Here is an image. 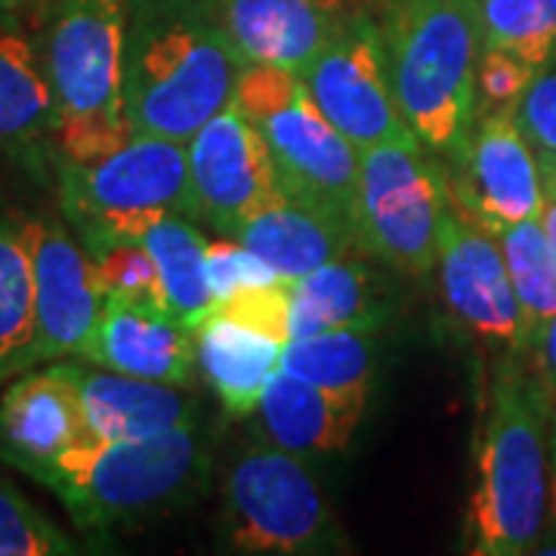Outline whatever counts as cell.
<instances>
[{
    "label": "cell",
    "mask_w": 556,
    "mask_h": 556,
    "mask_svg": "<svg viewBox=\"0 0 556 556\" xmlns=\"http://www.w3.org/2000/svg\"><path fill=\"white\" fill-rule=\"evenodd\" d=\"M244 68L211 0H130L124 109L134 134L189 142L232 102Z\"/></svg>",
    "instance_id": "obj_1"
},
{
    "label": "cell",
    "mask_w": 556,
    "mask_h": 556,
    "mask_svg": "<svg viewBox=\"0 0 556 556\" xmlns=\"http://www.w3.org/2000/svg\"><path fill=\"white\" fill-rule=\"evenodd\" d=\"M207 445L195 420L146 439H87L22 473L60 497L80 529H112L170 514L207 482Z\"/></svg>",
    "instance_id": "obj_2"
},
{
    "label": "cell",
    "mask_w": 556,
    "mask_h": 556,
    "mask_svg": "<svg viewBox=\"0 0 556 556\" xmlns=\"http://www.w3.org/2000/svg\"><path fill=\"white\" fill-rule=\"evenodd\" d=\"M378 25L402 118L427 149L455 155L477 121L473 3L383 0Z\"/></svg>",
    "instance_id": "obj_3"
},
{
    "label": "cell",
    "mask_w": 556,
    "mask_h": 556,
    "mask_svg": "<svg viewBox=\"0 0 556 556\" xmlns=\"http://www.w3.org/2000/svg\"><path fill=\"white\" fill-rule=\"evenodd\" d=\"M551 510L547 396L529 375L504 365L492 383L473 495L477 554L522 556L538 551Z\"/></svg>",
    "instance_id": "obj_4"
},
{
    "label": "cell",
    "mask_w": 556,
    "mask_h": 556,
    "mask_svg": "<svg viewBox=\"0 0 556 556\" xmlns=\"http://www.w3.org/2000/svg\"><path fill=\"white\" fill-rule=\"evenodd\" d=\"M130 0H56L43 68L56 109V149L93 161L134 137L124 109V43Z\"/></svg>",
    "instance_id": "obj_5"
},
{
    "label": "cell",
    "mask_w": 556,
    "mask_h": 556,
    "mask_svg": "<svg viewBox=\"0 0 556 556\" xmlns=\"http://www.w3.org/2000/svg\"><path fill=\"white\" fill-rule=\"evenodd\" d=\"M60 195L87 251L139 239L164 217H199L186 142L152 134H134L102 159H60Z\"/></svg>",
    "instance_id": "obj_6"
},
{
    "label": "cell",
    "mask_w": 556,
    "mask_h": 556,
    "mask_svg": "<svg viewBox=\"0 0 556 556\" xmlns=\"http://www.w3.org/2000/svg\"><path fill=\"white\" fill-rule=\"evenodd\" d=\"M232 102L266 139L285 195L356 229V146L321 115L300 75L248 65Z\"/></svg>",
    "instance_id": "obj_7"
},
{
    "label": "cell",
    "mask_w": 556,
    "mask_h": 556,
    "mask_svg": "<svg viewBox=\"0 0 556 556\" xmlns=\"http://www.w3.org/2000/svg\"><path fill=\"white\" fill-rule=\"evenodd\" d=\"M420 146V139H390L358 152V244L412 278L433 273L452 204L448 182Z\"/></svg>",
    "instance_id": "obj_8"
},
{
    "label": "cell",
    "mask_w": 556,
    "mask_h": 556,
    "mask_svg": "<svg viewBox=\"0 0 556 556\" xmlns=\"http://www.w3.org/2000/svg\"><path fill=\"white\" fill-rule=\"evenodd\" d=\"M226 526L239 554L316 556L346 551V538L306 460L276 445L251 448L229 467Z\"/></svg>",
    "instance_id": "obj_9"
},
{
    "label": "cell",
    "mask_w": 556,
    "mask_h": 556,
    "mask_svg": "<svg viewBox=\"0 0 556 556\" xmlns=\"http://www.w3.org/2000/svg\"><path fill=\"white\" fill-rule=\"evenodd\" d=\"M309 97L343 137L365 152L390 139H417L399 112L387 50L371 13L338 16L325 47L303 72Z\"/></svg>",
    "instance_id": "obj_10"
},
{
    "label": "cell",
    "mask_w": 556,
    "mask_h": 556,
    "mask_svg": "<svg viewBox=\"0 0 556 556\" xmlns=\"http://www.w3.org/2000/svg\"><path fill=\"white\" fill-rule=\"evenodd\" d=\"M199 219L236 232L244 219L285 201L276 161L254 121L229 102L186 142Z\"/></svg>",
    "instance_id": "obj_11"
},
{
    "label": "cell",
    "mask_w": 556,
    "mask_h": 556,
    "mask_svg": "<svg viewBox=\"0 0 556 556\" xmlns=\"http://www.w3.org/2000/svg\"><path fill=\"white\" fill-rule=\"evenodd\" d=\"M517 109L477 115L464 146L455 152L457 179L448 189L455 207L489 229L541 217L544 182L535 149L519 130Z\"/></svg>",
    "instance_id": "obj_12"
},
{
    "label": "cell",
    "mask_w": 556,
    "mask_h": 556,
    "mask_svg": "<svg viewBox=\"0 0 556 556\" xmlns=\"http://www.w3.org/2000/svg\"><path fill=\"white\" fill-rule=\"evenodd\" d=\"M35 281V353L40 362L80 356L100 325L102 298L93 260L60 219L20 217Z\"/></svg>",
    "instance_id": "obj_13"
},
{
    "label": "cell",
    "mask_w": 556,
    "mask_h": 556,
    "mask_svg": "<svg viewBox=\"0 0 556 556\" xmlns=\"http://www.w3.org/2000/svg\"><path fill=\"white\" fill-rule=\"evenodd\" d=\"M439 285L448 313L482 340L526 350L532 343L497 239L448 204L439 232Z\"/></svg>",
    "instance_id": "obj_14"
},
{
    "label": "cell",
    "mask_w": 556,
    "mask_h": 556,
    "mask_svg": "<svg viewBox=\"0 0 556 556\" xmlns=\"http://www.w3.org/2000/svg\"><path fill=\"white\" fill-rule=\"evenodd\" d=\"M80 358L118 375L174 387H189L199 365L195 331L167 306L112 298L102 303L100 325Z\"/></svg>",
    "instance_id": "obj_15"
},
{
    "label": "cell",
    "mask_w": 556,
    "mask_h": 556,
    "mask_svg": "<svg viewBox=\"0 0 556 556\" xmlns=\"http://www.w3.org/2000/svg\"><path fill=\"white\" fill-rule=\"evenodd\" d=\"M90 427L72 378L53 362L43 371H22L0 393V457L16 470L47 464L87 442Z\"/></svg>",
    "instance_id": "obj_16"
},
{
    "label": "cell",
    "mask_w": 556,
    "mask_h": 556,
    "mask_svg": "<svg viewBox=\"0 0 556 556\" xmlns=\"http://www.w3.org/2000/svg\"><path fill=\"white\" fill-rule=\"evenodd\" d=\"M60 362V358H56ZM62 371L78 390L80 408L87 417L90 437L105 442L146 439L189 424L195 405L182 387L159 380L130 378L100 365L60 362Z\"/></svg>",
    "instance_id": "obj_17"
},
{
    "label": "cell",
    "mask_w": 556,
    "mask_h": 556,
    "mask_svg": "<svg viewBox=\"0 0 556 556\" xmlns=\"http://www.w3.org/2000/svg\"><path fill=\"white\" fill-rule=\"evenodd\" d=\"M211 7L248 65L294 75L316 60L338 22L316 0H211Z\"/></svg>",
    "instance_id": "obj_18"
},
{
    "label": "cell",
    "mask_w": 556,
    "mask_h": 556,
    "mask_svg": "<svg viewBox=\"0 0 556 556\" xmlns=\"http://www.w3.org/2000/svg\"><path fill=\"white\" fill-rule=\"evenodd\" d=\"M50 139H56V109L43 56L20 22L0 16V152L31 164Z\"/></svg>",
    "instance_id": "obj_19"
},
{
    "label": "cell",
    "mask_w": 556,
    "mask_h": 556,
    "mask_svg": "<svg viewBox=\"0 0 556 556\" xmlns=\"http://www.w3.org/2000/svg\"><path fill=\"white\" fill-rule=\"evenodd\" d=\"M232 239L260 254L285 281L362 251L353 226L291 199L244 219Z\"/></svg>",
    "instance_id": "obj_20"
},
{
    "label": "cell",
    "mask_w": 556,
    "mask_h": 556,
    "mask_svg": "<svg viewBox=\"0 0 556 556\" xmlns=\"http://www.w3.org/2000/svg\"><path fill=\"white\" fill-rule=\"evenodd\" d=\"M257 417L263 437L276 448L306 460L343 452L356 437L362 412L278 368L260 396Z\"/></svg>",
    "instance_id": "obj_21"
},
{
    "label": "cell",
    "mask_w": 556,
    "mask_h": 556,
    "mask_svg": "<svg viewBox=\"0 0 556 556\" xmlns=\"http://www.w3.org/2000/svg\"><path fill=\"white\" fill-rule=\"evenodd\" d=\"M281 350L285 343L223 316L219 309L195 328V362L214 387L226 415L232 417L257 412L266 383L278 371Z\"/></svg>",
    "instance_id": "obj_22"
},
{
    "label": "cell",
    "mask_w": 556,
    "mask_h": 556,
    "mask_svg": "<svg viewBox=\"0 0 556 556\" xmlns=\"http://www.w3.org/2000/svg\"><path fill=\"white\" fill-rule=\"evenodd\" d=\"M291 303V340L340 331V328H368L378 331L387 318V306L375 291L371 273L356 257L325 263L306 276L288 281Z\"/></svg>",
    "instance_id": "obj_23"
},
{
    "label": "cell",
    "mask_w": 556,
    "mask_h": 556,
    "mask_svg": "<svg viewBox=\"0 0 556 556\" xmlns=\"http://www.w3.org/2000/svg\"><path fill=\"white\" fill-rule=\"evenodd\" d=\"M278 368L365 415L378 378V340L368 328H340L294 338L285 343Z\"/></svg>",
    "instance_id": "obj_24"
},
{
    "label": "cell",
    "mask_w": 556,
    "mask_h": 556,
    "mask_svg": "<svg viewBox=\"0 0 556 556\" xmlns=\"http://www.w3.org/2000/svg\"><path fill=\"white\" fill-rule=\"evenodd\" d=\"M139 241L159 266L167 309L195 331L217 309L207 281V239L189 217H164L152 223Z\"/></svg>",
    "instance_id": "obj_25"
},
{
    "label": "cell",
    "mask_w": 556,
    "mask_h": 556,
    "mask_svg": "<svg viewBox=\"0 0 556 556\" xmlns=\"http://www.w3.org/2000/svg\"><path fill=\"white\" fill-rule=\"evenodd\" d=\"M35 281L20 219L0 217V387L38 365Z\"/></svg>",
    "instance_id": "obj_26"
},
{
    "label": "cell",
    "mask_w": 556,
    "mask_h": 556,
    "mask_svg": "<svg viewBox=\"0 0 556 556\" xmlns=\"http://www.w3.org/2000/svg\"><path fill=\"white\" fill-rule=\"evenodd\" d=\"M507 273L514 281L529 334H535L556 316V251L541 217L522 219L495 232Z\"/></svg>",
    "instance_id": "obj_27"
},
{
    "label": "cell",
    "mask_w": 556,
    "mask_h": 556,
    "mask_svg": "<svg viewBox=\"0 0 556 556\" xmlns=\"http://www.w3.org/2000/svg\"><path fill=\"white\" fill-rule=\"evenodd\" d=\"M482 50H507L538 72L556 56V0H470Z\"/></svg>",
    "instance_id": "obj_28"
},
{
    "label": "cell",
    "mask_w": 556,
    "mask_h": 556,
    "mask_svg": "<svg viewBox=\"0 0 556 556\" xmlns=\"http://www.w3.org/2000/svg\"><path fill=\"white\" fill-rule=\"evenodd\" d=\"M87 254L93 260L97 281L105 300H142V303L167 306L159 266L139 239L105 241Z\"/></svg>",
    "instance_id": "obj_29"
},
{
    "label": "cell",
    "mask_w": 556,
    "mask_h": 556,
    "mask_svg": "<svg viewBox=\"0 0 556 556\" xmlns=\"http://www.w3.org/2000/svg\"><path fill=\"white\" fill-rule=\"evenodd\" d=\"M75 541L47 514L0 479V556H68Z\"/></svg>",
    "instance_id": "obj_30"
},
{
    "label": "cell",
    "mask_w": 556,
    "mask_h": 556,
    "mask_svg": "<svg viewBox=\"0 0 556 556\" xmlns=\"http://www.w3.org/2000/svg\"><path fill=\"white\" fill-rule=\"evenodd\" d=\"M207 281H211V294L214 303H226L248 288H266L278 285L285 278L266 260L254 254L251 248H244L236 241H207Z\"/></svg>",
    "instance_id": "obj_31"
},
{
    "label": "cell",
    "mask_w": 556,
    "mask_h": 556,
    "mask_svg": "<svg viewBox=\"0 0 556 556\" xmlns=\"http://www.w3.org/2000/svg\"><path fill=\"white\" fill-rule=\"evenodd\" d=\"M538 68L507 50H479L477 115L495 109H517L522 93L535 80Z\"/></svg>",
    "instance_id": "obj_32"
},
{
    "label": "cell",
    "mask_w": 556,
    "mask_h": 556,
    "mask_svg": "<svg viewBox=\"0 0 556 556\" xmlns=\"http://www.w3.org/2000/svg\"><path fill=\"white\" fill-rule=\"evenodd\" d=\"M223 316L236 318L241 325L254 328L266 338L288 343L291 340V328H288V316H291V303H288V281L278 285H266V288H248L236 298L217 306Z\"/></svg>",
    "instance_id": "obj_33"
},
{
    "label": "cell",
    "mask_w": 556,
    "mask_h": 556,
    "mask_svg": "<svg viewBox=\"0 0 556 556\" xmlns=\"http://www.w3.org/2000/svg\"><path fill=\"white\" fill-rule=\"evenodd\" d=\"M514 115L535 155H556V65L538 72Z\"/></svg>",
    "instance_id": "obj_34"
},
{
    "label": "cell",
    "mask_w": 556,
    "mask_h": 556,
    "mask_svg": "<svg viewBox=\"0 0 556 556\" xmlns=\"http://www.w3.org/2000/svg\"><path fill=\"white\" fill-rule=\"evenodd\" d=\"M532 343L541 350V368H544V375H547V380L554 383L556 390V316L538 331Z\"/></svg>",
    "instance_id": "obj_35"
},
{
    "label": "cell",
    "mask_w": 556,
    "mask_h": 556,
    "mask_svg": "<svg viewBox=\"0 0 556 556\" xmlns=\"http://www.w3.org/2000/svg\"><path fill=\"white\" fill-rule=\"evenodd\" d=\"M316 3L334 16H350V13H371V7H380L383 0H316Z\"/></svg>",
    "instance_id": "obj_36"
},
{
    "label": "cell",
    "mask_w": 556,
    "mask_h": 556,
    "mask_svg": "<svg viewBox=\"0 0 556 556\" xmlns=\"http://www.w3.org/2000/svg\"><path fill=\"white\" fill-rule=\"evenodd\" d=\"M541 226L556 251V186H544V207H541Z\"/></svg>",
    "instance_id": "obj_37"
},
{
    "label": "cell",
    "mask_w": 556,
    "mask_h": 556,
    "mask_svg": "<svg viewBox=\"0 0 556 556\" xmlns=\"http://www.w3.org/2000/svg\"><path fill=\"white\" fill-rule=\"evenodd\" d=\"M538 167H541V182L556 186V155H538Z\"/></svg>",
    "instance_id": "obj_38"
},
{
    "label": "cell",
    "mask_w": 556,
    "mask_h": 556,
    "mask_svg": "<svg viewBox=\"0 0 556 556\" xmlns=\"http://www.w3.org/2000/svg\"><path fill=\"white\" fill-rule=\"evenodd\" d=\"M551 514H554V522H556V427H554V439H551Z\"/></svg>",
    "instance_id": "obj_39"
},
{
    "label": "cell",
    "mask_w": 556,
    "mask_h": 556,
    "mask_svg": "<svg viewBox=\"0 0 556 556\" xmlns=\"http://www.w3.org/2000/svg\"><path fill=\"white\" fill-rule=\"evenodd\" d=\"M25 3H31V0H0V13H10V10H20Z\"/></svg>",
    "instance_id": "obj_40"
}]
</instances>
